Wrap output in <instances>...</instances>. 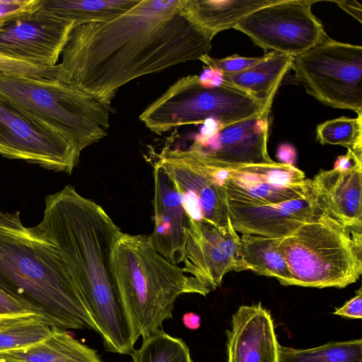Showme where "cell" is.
Masks as SVG:
<instances>
[{
  "label": "cell",
  "mask_w": 362,
  "mask_h": 362,
  "mask_svg": "<svg viewBox=\"0 0 362 362\" xmlns=\"http://www.w3.org/2000/svg\"><path fill=\"white\" fill-rule=\"evenodd\" d=\"M214 37L194 19L187 0H141L110 21L74 27L57 80L112 103L137 78L209 54Z\"/></svg>",
  "instance_id": "cell-1"
},
{
  "label": "cell",
  "mask_w": 362,
  "mask_h": 362,
  "mask_svg": "<svg viewBox=\"0 0 362 362\" xmlns=\"http://www.w3.org/2000/svg\"><path fill=\"white\" fill-rule=\"evenodd\" d=\"M45 206L36 227L55 245L107 350L130 354L136 339L112 267L122 230L71 185L48 194Z\"/></svg>",
  "instance_id": "cell-2"
},
{
  "label": "cell",
  "mask_w": 362,
  "mask_h": 362,
  "mask_svg": "<svg viewBox=\"0 0 362 362\" xmlns=\"http://www.w3.org/2000/svg\"><path fill=\"white\" fill-rule=\"evenodd\" d=\"M0 288L52 328L97 332L55 245L19 211H0Z\"/></svg>",
  "instance_id": "cell-3"
},
{
  "label": "cell",
  "mask_w": 362,
  "mask_h": 362,
  "mask_svg": "<svg viewBox=\"0 0 362 362\" xmlns=\"http://www.w3.org/2000/svg\"><path fill=\"white\" fill-rule=\"evenodd\" d=\"M112 267L136 340L162 329L180 295L211 291L158 252L149 235L122 233L113 247Z\"/></svg>",
  "instance_id": "cell-4"
},
{
  "label": "cell",
  "mask_w": 362,
  "mask_h": 362,
  "mask_svg": "<svg viewBox=\"0 0 362 362\" xmlns=\"http://www.w3.org/2000/svg\"><path fill=\"white\" fill-rule=\"evenodd\" d=\"M0 96L80 153L108 134L111 103L59 80L0 72Z\"/></svg>",
  "instance_id": "cell-5"
},
{
  "label": "cell",
  "mask_w": 362,
  "mask_h": 362,
  "mask_svg": "<svg viewBox=\"0 0 362 362\" xmlns=\"http://www.w3.org/2000/svg\"><path fill=\"white\" fill-rule=\"evenodd\" d=\"M280 246L293 286L341 288L362 274V230L344 226L322 211L284 238Z\"/></svg>",
  "instance_id": "cell-6"
},
{
  "label": "cell",
  "mask_w": 362,
  "mask_h": 362,
  "mask_svg": "<svg viewBox=\"0 0 362 362\" xmlns=\"http://www.w3.org/2000/svg\"><path fill=\"white\" fill-rule=\"evenodd\" d=\"M266 107L221 81L202 82L199 76L188 75L177 80L139 118L151 132L160 134L207 120L221 127L229 125L257 115Z\"/></svg>",
  "instance_id": "cell-7"
},
{
  "label": "cell",
  "mask_w": 362,
  "mask_h": 362,
  "mask_svg": "<svg viewBox=\"0 0 362 362\" xmlns=\"http://www.w3.org/2000/svg\"><path fill=\"white\" fill-rule=\"evenodd\" d=\"M296 79L316 100L334 108L362 114V47L327 36L296 57Z\"/></svg>",
  "instance_id": "cell-8"
},
{
  "label": "cell",
  "mask_w": 362,
  "mask_h": 362,
  "mask_svg": "<svg viewBox=\"0 0 362 362\" xmlns=\"http://www.w3.org/2000/svg\"><path fill=\"white\" fill-rule=\"evenodd\" d=\"M180 194L187 217L218 227L229 224L224 180L195 144L186 149L165 146L155 162Z\"/></svg>",
  "instance_id": "cell-9"
},
{
  "label": "cell",
  "mask_w": 362,
  "mask_h": 362,
  "mask_svg": "<svg viewBox=\"0 0 362 362\" xmlns=\"http://www.w3.org/2000/svg\"><path fill=\"white\" fill-rule=\"evenodd\" d=\"M317 1L280 0L248 15L234 29L247 35L265 52L296 57L327 35L311 6Z\"/></svg>",
  "instance_id": "cell-10"
},
{
  "label": "cell",
  "mask_w": 362,
  "mask_h": 362,
  "mask_svg": "<svg viewBox=\"0 0 362 362\" xmlns=\"http://www.w3.org/2000/svg\"><path fill=\"white\" fill-rule=\"evenodd\" d=\"M80 154L66 138L35 122L0 96L1 156L71 173Z\"/></svg>",
  "instance_id": "cell-11"
},
{
  "label": "cell",
  "mask_w": 362,
  "mask_h": 362,
  "mask_svg": "<svg viewBox=\"0 0 362 362\" xmlns=\"http://www.w3.org/2000/svg\"><path fill=\"white\" fill-rule=\"evenodd\" d=\"M240 246V237L230 221L227 226L218 227L187 217L182 268L211 291L215 290L227 273L242 271Z\"/></svg>",
  "instance_id": "cell-12"
},
{
  "label": "cell",
  "mask_w": 362,
  "mask_h": 362,
  "mask_svg": "<svg viewBox=\"0 0 362 362\" xmlns=\"http://www.w3.org/2000/svg\"><path fill=\"white\" fill-rule=\"evenodd\" d=\"M74 28L72 21L38 7L0 29V53L38 66H55Z\"/></svg>",
  "instance_id": "cell-13"
},
{
  "label": "cell",
  "mask_w": 362,
  "mask_h": 362,
  "mask_svg": "<svg viewBox=\"0 0 362 362\" xmlns=\"http://www.w3.org/2000/svg\"><path fill=\"white\" fill-rule=\"evenodd\" d=\"M272 107L257 115L197 135L194 143L204 156L222 165L267 164L269 116Z\"/></svg>",
  "instance_id": "cell-14"
},
{
  "label": "cell",
  "mask_w": 362,
  "mask_h": 362,
  "mask_svg": "<svg viewBox=\"0 0 362 362\" xmlns=\"http://www.w3.org/2000/svg\"><path fill=\"white\" fill-rule=\"evenodd\" d=\"M228 205L229 219L237 233L271 238L289 236L321 213L313 192L305 197L278 204L228 201Z\"/></svg>",
  "instance_id": "cell-15"
},
{
  "label": "cell",
  "mask_w": 362,
  "mask_h": 362,
  "mask_svg": "<svg viewBox=\"0 0 362 362\" xmlns=\"http://www.w3.org/2000/svg\"><path fill=\"white\" fill-rule=\"evenodd\" d=\"M227 337L228 362H279L273 320L261 303L238 309Z\"/></svg>",
  "instance_id": "cell-16"
},
{
  "label": "cell",
  "mask_w": 362,
  "mask_h": 362,
  "mask_svg": "<svg viewBox=\"0 0 362 362\" xmlns=\"http://www.w3.org/2000/svg\"><path fill=\"white\" fill-rule=\"evenodd\" d=\"M153 179L154 226L149 237L158 252L178 265L185 259L187 212L180 194L169 177L156 164Z\"/></svg>",
  "instance_id": "cell-17"
},
{
  "label": "cell",
  "mask_w": 362,
  "mask_h": 362,
  "mask_svg": "<svg viewBox=\"0 0 362 362\" xmlns=\"http://www.w3.org/2000/svg\"><path fill=\"white\" fill-rule=\"evenodd\" d=\"M310 187L321 211L339 223L362 230V165L321 170Z\"/></svg>",
  "instance_id": "cell-18"
},
{
  "label": "cell",
  "mask_w": 362,
  "mask_h": 362,
  "mask_svg": "<svg viewBox=\"0 0 362 362\" xmlns=\"http://www.w3.org/2000/svg\"><path fill=\"white\" fill-rule=\"evenodd\" d=\"M295 57L269 52L260 62L239 72L220 74L223 83L239 89L262 103L272 106L280 84L292 68Z\"/></svg>",
  "instance_id": "cell-19"
},
{
  "label": "cell",
  "mask_w": 362,
  "mask_h": 362,
  "mask_svg": "<svg viewBox=\"0 0 362 362\" xmlns=\"http://www.w3.org/2000/svg\"><path fill=\"white\" fill-rule=\"evenodd\" d=\"M0 361L16 362H104L97 352L66 330L53 328L52 334L32 346L0 352Z\"/></svg>",
  "instance_id": "cell-20"
},
{
  "label": "cell",
  "mask_w": 362,
  "mask_h": 362,
  "mask_svg": "<svg viewBox=\"0 0 362 362\" xmlns=\"http://www.w3.org/2000/svg\"><path fill=\"white\" fill-rule=\"evenodd\" d=\"M284 238L243 234L240 237L241 269L276 279L283 286H293V278L281 243Z\"/></svg>",
  "instance_id": "cell-21"
},
{
  "label": "cell",
  "mask_w": 362,
  "mask_h": 362,
  "mask_svg": "<svg viewBox=\"0 0 362 362\" xmlns=\"http://www.w3.org/2000/svg\"><path fill=\"white\" fill-rule=\"evenodd\" d=\"M280 0H187L194 19L214 37L234 27L248 15Z\"/></svg>",
  "instance_id": "cell-22"
},
{
  "label": "cell",
  "mask_w": 362,
  "mask_h": 362,
  "mask_svg": "<svg viewBox=\"0 0 362 362\" xmlns=\"http://www.w3.org/2000/svg\"><path fill=\"white\" fill-rule=\"evenodd\" d=\"M141 0H40L39 8L72 21L74 27L110 21L135 6Z\"/></svg>",
  "instance_id": "cell-23"
},
{
  "label": "cell",
  "mask_w": 362,
  "mask_h": 362,
  "mask_svg": "<svg viewBox=\"0 0 362 362\" xmlns=\"http://www.w3.org/2000/svg\"><path fill=\"white\" fill-rule=\"evenodd\" d=\"M50 327L37 315L17 316L0 321V352L25 349L47 339Z\"/></svg>",
  "instance_id": "cell-24"
},
{
  "label": "cell",
  "mask_w": 362,
  "mask_h": 362,
  "mask_svg": "<svg viewBox=\"0 0 362 362\" xmlns=\"http://www.w3.org/2000/svg\"><path fill=\"white\" fill-rule=\"evenodd\" d=\"M279 362H362V339L332 341L306 349L279 345Z\"/></svg>",
  "instance_id": "cell-25"
},
{
  "label": "cell",
  "mask_w": 362,
  "mask_h": 362,
  "mask_svg": "<svg viewBox=\"0 0 362 362\" xmlns=\"http://www.w3.org/2000/svg\"><path fill=\"white\" fill-rule=\"evenodd\" d=\"M133 362H193L185 342L160 329L143 338L131 353Z\"/></svg>",
  "instance_id": "cell-26"
},
{
  "label": "cell",
  "mask_w": 362,
  "mask_h": 362,
  "mask_svg": "<svg viewBox=\"0 0 362 362\" xmlns=\"http://www.w3.org/2000/svg\"><path fill=\"white\" fill-rule=\"evenodd\" d=\"M316 139L322 144L339 145L362 154V114L341 117L320 124Z\"/></svg>",
  "instance_id": "cell-27"
},
{
  "label": "cell",
  "mask_w": 362,
  "mask_h": 362,
  "mask_svg": "<svg viewBox=\"0 0 362 362\" xmlns=\"http://www.w3.org/2000/svg\"><path fill=\"white\" fill-rule=\"evenodd\" d=\"M0 72L13 76L57 79V64L52 67L38 66L0 53Z\"/></svg>",
  "instance_id": "cell-28"
},
{
  "label": "cell",
  "mask_w": 362,
  "mask_h": 362,
  "mask_svg": "<svg viewBox=\"0 0 362 362\" xmlns=\"http://www.w3.org/2000/svg\"><path fill=\"white\" fill-rule=\"evenodd\" d=\"M265 54L257 57H245L233 55L225 58H214L209 54L202 57L199 60L206 65L208 69L220 74H233L245 70L262 61Z\"/></svg>",
  "instance_id": "cell-29"
},
{
  "label": "cell",
  "mask_w": 362,
  "mask_h": 362,
  "mask_svg": "<svg viewBox=\"0 0 362 362\" xmlns=\"http://www.w3.org/2000/svg\"><path fill=\"white\" fill-rule=\"evenodd\" d=\"M40 0H0V29L9 21L39 7Z\"/></svg>",
  "instance_id": "cell-30"
},
{
  "label": "cell",
  "mask_w": 362,
  "mask_h": 362,
  "mask_svg": "<svg viewBox=\"0 0 362 362\" xmlns=\"http://www.w3.org/2000/svg\"><path fill=\"white\" fill-rule=\"evenodd\" d=\"M30 315L35 314L0 288V321L13 317Z\"/></svg>",
  "instance_id": "cell-31"
},
{
  "label": "cell",
  "mask_w": 362,
  "mask_h": 362,
  "mask_svg": "<svg viewBox=\"0 0 362 362\" xmlns=\"http://www.w3.org/2000/svg\"><path fill=\"white\" fill-rule=\"evenodd\" d=\"M356 295L348 300L342 307L337 309L334 314L349 318L360 319L362 317L361 288L356 291Z\"/></svg>",
  "instance_id": "cell-32"
},
{
  "label": "cell",
  "mask_w": 362,
  "mask_h": 362,
  "mask_svg": "<svg viewBox=\"0 0 362 362\" xmlns=\"http://www.w3.org/2000/svg\"><path fill=\"white\" fill-rule=\"evenodd\" d=\"M359 165H362V154H358L348 149L345 155L340 156L337 158L333 169L344 171Z\"/></svg>",
  "instance_id": "cell-33"
},
{
  "label": "cell",
  "mask_w": 362,
  "mask_h": 362,
  "mask_svg": "<svg viewBox=\"0 0 362 362\" xmlns=\"http://www.w3.org/2000/svg\"><path fill=\"white\" fill-rule=\"evenodd\" d=\"M276 158L280 163L294 165L296 151L290 144H281L277 149Z\"/></svg>",
  "instance_id": "cell-34"
},
{
  "label": "cell",
  "mask_w": 362,
  "mask_h": 362,
  "mask_svg": "<svg viewBox=\"0 0 362 362\" xmlns=\"http://www.w3.org/2000/svg\"><path fill=\"white\" fill-rule=\"evenodd\" d=\"M340 8L362 23V6L356 1H335Z\"/></svg>",
  "instance_id": "cell-35"
},
{
  "label": "cell",
  "mask_w": 362,
  "mask_h": 362,
  "mask_svg": "<svg viewBox=\"0 0 362 362\" xmlns=\"http://www.w3.org/2000/svg\"><path fill=\"white\" fill-rule=\"evenodd\" d=\"M182 321L186 328L192 330L197 329L201 325L200 316L192 312L185 313Z\"/></svg>",
  "instance_id": "cell-36"
},
{
  "label": "cell",
  "mask_w": 362,
  "mask_h": 362,
  "mask_svg": "<svg viewBox=\"0 0 362 362\" xmlns=\"http://www.w3.org/2000/svg\"><path fill=\"white\" fill-rule=\"evenodd\" d=\"M0 362H10V361H0ZM13 362H16V361H13Z\"/></svg>",
  "instance_id": "cell-37"
}]
</instances>
